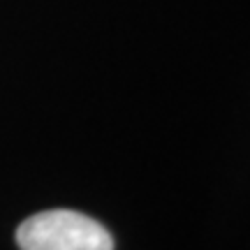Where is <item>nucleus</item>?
Listing matches in <instances>:
<instances>
[{
	"instance_id": "1",
	"label": "nucleus",
	"mask_w": 250,
	"mask_h": 250,
	"mask_svg": "<svg viewBox=\"0 0 250 250\" xmlns=\"http://www.w3.org/2000/svg\"><path fill=\"white\" fill-rule=\"evenodd\" d=\"M17 243L21 250H114L104 225L67 208L30 215L19 225Z\"/></svg>"
}]
</instances>
